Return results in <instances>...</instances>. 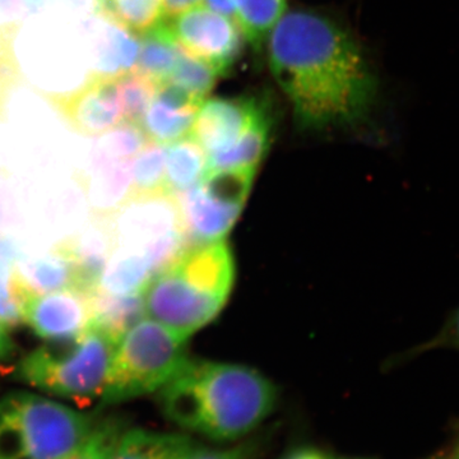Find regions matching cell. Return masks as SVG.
<instances>
[{
	"mask_svg": "<svg viewBox=\"0 0 459 459\" xmlns=\"http://www.w3.org/2000/svg\"><path fill=\"white\" fill-rule=\"evenodd\" d=\"M59 2L75 12H91L99 9V0H59Z\"/></svg>",
	"mask_w": 459,
	"mask_h": 459,
	"instance_id": "38",
	"label": "cell"
},
{
	"mask_svg": "<svg viewBox=\"0 0 459 459\" xmlns=\"http://www.w3.org/2000/svg\"><path fill=\"white\" fill-rule=\"evenodd\" d=\"M14 343L8 333V328L0 323V362L7 360L14 352Z\"/></svg>",
	"mask_w": 459,
	"mask_h": 459,
	"instance_id": "37",
	"label": "cell"
},
{
	"mask_svg": "<svg viewBox=\"0 0 459 459\" xmlns=\"http://www.w3.org/2000/svg\"><path fill=\"white\" fill-rule=\"evenodd\" d=\"M117 78L92 74L77 90L48 100L74 132L100 137L124 122Z\"/></svg>",
	"mask_w": 459,
	"mask_h": 459,
	"instance_id": "10",
	"label": "cell"
},
{
	"mask_svg": "<svg viewBox=\"0 0 459 459\" xmlns=\"http://www.w3.org/2000/svg\"><path fill=\"white\" fill-rule=\"evenodd\" d=\"M166 418L214 442H232L258 428L276 404V388L240 365L186 360L160 389Z\"/></svg>",
	"mask_w": 459,
	"mask_h": 459,
	"instance_id": "2",
	"label": "cell"
},
{
	"mask_svg": "<svg viewBox=\"0 0 459 459\" xmlns=\"http://www.w3.org/2000/svg\"><path fill=\"white\" fill-rule=\"evenodd\" d=\"M431 346L459 350V307L457 312L453 314L451 320L446 323V327L442 329L439 336L435 338Z\"/></svg>",
	"mask_w": 459,
	"mask_h": 459,
	"instance_id": "32",
	"label": "cell"
},
{
	"mask_svg": "<svg viewBox=\"0 0 459 459\" xmlns=\"http://www.w3.org/2000/svg\"><path fill=\"white\" fill-rule=\"evenodd\" d=\"M117 341L91 325L78 340L50 343L27 353L17 367L26 385L54 397L87 404L101 400Z\"/></svg>",
	"mask_w": 459,
	"mask_h": 459,
	"instance_id": "5",
	"label": "cell"
},
{
	"mask_svg": "<svg viewBox=\"0 0 459 459\" xmlns=\"http://www.w3.org/2000/svg\"><path fill=\"white\" fill-rule=\"evenodd\" d=\"M281 459H332L325 453L312 446H300L286 453Z\"/></svg>",
	"mask_w": 459,
	"mask_h": 459,
	"instance_id": "34",
	"label": "cell"
},
{
	"mask_svg": "<svg viewBox=\"0 0 459 459\" xmlns=\"http://www.w3.org/2000/svg\"><path fill=\"white\" fill-rule=\"evenodd\" d=\"M255 175V169L207 171L198 184L177 195L190 244L228 234L243 211Z\"/></svg>",
	"mask_w": 459,
	"mask_h": 459,
	"instance_id": "8",
	"label": "cell"
},
{
	"mask_svg": "<svg viewBox=\"0 0 459 459\" xmlns=\"http://www.w3.org/2000/svg\"><path fill=\"white\" fill-rule=\"evenodd\" d=\"M30 294L21 282L16 263L0 258V323L16 328L25 323V307Z\"/></svg>",
	"mask_w": 459,
	"mask_h": 459,
	"instance_id": "27",
	"label": "cell"
},
{
	"mask_svg": "<svg viewBox=\"0 0 459 459\" xmlns=\"http://www.w3.org/2000/svg\"><path fill=\"white\" fill-rule=\"evenodd\" d=\"M98 11L133 33H146L166 20L162 0H99Z\"/></svg>",
	"mask_w": 459,
	"mask_h": 459,
	"instance_id": "24",
	"label": "cell"
},
{
	"mask_svg": "<svg viewBox=\"0 0 459 459\" xmlns=\"http://www.w3.org/2000/svg\"><path fill=\"white\" fill-rule=\"evenodd\" d=\"M122 431L117 422H96L82 442L56 459H110L114 444Z\"/></svg>",
	"mask_w": 459,
	"mask_h": 459,
	"instance_id": "30",
	"label": "cell"
},
{
	"mask_svg": "<svg viewBox=\"0 0 459 459\" xmlns=\"http://www.w3.org/2000/svg\"><path fill=\"white\" fill-rule=\"evenodd\" d=\"M95 425L91 416L60 402L13 392L0 400V459H56Z\"/></svg>",
	"mask_w": 459,
	"mask_h": 459,
	"instance_id": "4",
	"label": "cell"
},
{
	"mask_svg": "<svg viewBox=\"0 0 459 459\" xmlns=\"http://www.w3.org/2000/svg\"><path fill=\"white\" fill-rule=\"evenodd\" d=\"M272 74L304 129L325 131L365 119L376 98L369 63L342 27L322 14H285L268 39Z\"/></svg>",
	"mask_w": 459,
	"mask_h": 459,
	"instance_id": "1",
	"label": "cell"
},
{
	"mask_svg": "<svg viewBox=\"0 0 459 459\" xmlns=\"http://www.w3.org/2000/svg\"><path fill=\"white\" fill-rule=\"evenodd\" d=\"M201 0H162L164 4L165 18H171L197 7Z\"/></svg>",
	"mask_w": 459,
	"mask_h": 459,
	"instance_id": "33",
	"label": "cell"
},
{
	"mask_svg": "<svg viewBox=\"0 0 459 459\" xmlns=\"http://www.w3.org/2000/svg\"><path fill=\"white\" fill-rule=\"evenodd\" d=\"M186 340L153 319H141L115 347L101 402L119 403L160 391L179 371Z\"/></svg>",
	"mask_w": 459,
	"mask_h": 459,
	"instance_id": "6",
	"label": "cell"
},
{
	"mask_svg": "<svg viewBox=\"0 0 459 459\" xmlns=\"http://www.w3.org/2000/svg\"><path fill=\"white\" fill-rule=\"evenodd\" d=\"M235 20L253 49L261 51L272 30L285 16L286 0H232Z\"/></svg>",
	"mask_w": 459,
	"mask_h": 459,
	"instance_id": "23",
	"label": "cell"
},
{
	"mask_svg": "<svg viewBox=\"0 0 459 459\" xmlns=\"http://www.w3.org/2000/svg\"><path fill=\"white\" fill-rule=\"evenodd\" d=\"M261 452V444L255 440L237 444L230 448H208L193 446L186 459H256Z\"/></svg>",
	"mask_w": 459,
	"mask_h": 459,
	"instance_id": "31",
	"label": "cell"
},
{
	"mask_svg": "<svg viewBox=\"0 0 459 459\" xmlns=\"http://www.w3.org/2000/svg\"><path fill=\"white\" fill-rule=\"evenodd\" d=\"M147 135L140 124L123 122L110 132L100 135L92 150V169L111 162L133 160L147 146Z\"/></svg>",
	"mask_w": 459,
	"mask_h": 459,
	"instance_id": "25",
	"label": "cell"
},
{
	"mask_svg": "<svg viewBox=\"0 0 459 459\" xmlns=\"http://www.w3.org/2000/svg\"><path fill=\"white\" fill-rule=\"evenodd\" d=\"M234 277V258L223 238L193 243L144 287V312L186 340L221 312Z\"/></svg>",
	"mask_w": 459,
	"mask_h": 459,
	"instance_id": "3",
	"label": "cell"
},
{
	"mask_svg": "<svg viewBox=\"0 0 459 459\" xmlns=\"http://www.w3.org/2000/svg\"><path fill=\"white\" fill-rule=\"evenodd\" d=\"M92 325L119 342L120 338L135 323L146 316L143 292L131 295H111L96 291L91 295Z\"/></svg>",
	"mask_w": 459,
	"mask_h": 459,
	"instance_id": "20",
	"label": "cell"
},
{
	"mask_svg": "<svg viewBox=\"0 0 459 459\" xmlns=\"http://www.w3.org/2000/svg\"><path fill=\"white\" fill-rule=\"evenodd\" d=\"M166 25L181 49L212 66L219 75L231 71L243 51L238 26L207 7L190 8L169 18Z\"/></svg>",
	"mask_w": 459,
	"mask_h": 459,
	"instance_id": "9",
	"label": "cell"
},
{
	"mask_svg": "<svg viewBox=\"0 0 459 459\" xmlns=\"http://www.w3.org/2000/svg\"><path fill=\"white\" fill-rule=\"evenodd\" d=\"M205 5L211 11L221 14L223 17H228L230 20L235 21V9L232 4V0H204Z\"/></svg>",
	"mask_w": 459,
	"mask_h": 459,
	"instance_id": "35",
	"label": "cell"
},
{
	"mask_svg": "<svg viewBox=\"0 0 459 459\" xmlns=\"http://www.w3.org/2000/svg\"><path fill=\"white\" fill-rule=\"evenodd\" d=\"M434 459H459V443L449 449V451L442 453V455H437Z\"/></svg>",
	"mask_w": 459,
	"mask_h": 459,
	"instance_id": "39",
	"label": "cell"
},
{
	"mask_svg": "<svg viewBox=\"0 0 459 459\" xmlns=\"http://www.w3.org/2000/svg\"><path fill=\"white\" fill-rule=\"evenodd\" d=\"M342 459H368V458H342Z\"/></svg>",
	"mask_w": 459,
	"mask_h": 459,
	"instance_id": "40",
	"label": "cell"
},
{
	"mask_svg": "<svg viewBox=\"0 0 459 459\" xmlns=\"http://www.w3.org/2000/svg\"><path fill=\"white\" fill-rule=\"evenodd\" d=\"M265 107L264 100L255 96L207 100L198 108L190 137L207 156L221 152L240 138Z\"/></svg>",
	"mask_w": 459,
	"mask_h": 459,
	"instance_id": "12",
	"label": "cell"
},
{
	"mask_svg": "<svg viewBox=\"0 0 459 459\" xmlns=\"http://www.w3.org/2000/svg\"><path fill=\"white\" fill-rule=\"evenodd\" d=\"M133 160L92 169L86 181L87 197L98 217H110L132 195Z\"/></svg>",
	"mask_w": 459,
	"mask_h": 459,
	"instance_id": "18",
	"label": "cell"
},
{
	"mask_svg": "<svg viewBox=\"0 0 459 459\" xmlns=\"http://www.w3.org/2000/svg\"><path fill=\"white\" fill-rule=\"evenodd\" d=\"M25 323L49 343L72 342L92 325L91 295L74 289L31 295L26 303Z\"/></svg>",
	"mask_w": 459,
	"mask_h": 459,
	"instance_id": "11",
	"label": "cell"
},
{
	"mask_svg": "<svg viewBox=\"0 0 459 459\" xmlns=\"http://www.w3.org/2000/svg\"><path fill=\"white\" fill-rule=\"evenodd\" d=\"M153 274L152 265L143 252L117 246L102 272L100 291L111 295L138 294L143 292Z\"/></svg>",
	"mask_w": 459,
	"mask_h": 459,
	"instance_id": "17",
	"label": "cell"
},
{
	"mask_svg": "<svg viewBox=\"0 0 459 459\" xmlns=\"http://www.w3.org/2000/svg\"><path fill=\"white\" fill-rule=\"evenodd\" d=\"M202 102L174 84L162 82L142 117L140 126L148 140L171 144L186 138L192 132L195 115Z\"/></svg>",
	"mask_w": 459,
	"mask_h": 459,
	"instance_id": "13",
	"label": "cell"
},
{
	"mask_svg": "<svg viewBox=\"0 0 459 459\" xmlns=\"http://www.w3.org/2000/svg\"><path fill=\"white\" fill-rule=\"evenodd\" d=\"M208 156L192 137L166 148V189L174 195L186 192L204 179Z\"/></svg>",
	"mask_w": 459,
	"mask_h": 459,
	"instance_id": "21",
	"label": "cell"
},
{
	"mask_svg": "<svg viewBox=\"0 0 459 459\" xmlns=\"http://www.w3.org/2000/svg\"><path fill=\"white\" fill-rule=\"evenodd\" d=\"M110 222L117 246L143 252L155 274L190 244L179 199L169 190L132 195L111 214Z\"/></svg>",
	"mask_w": 459,
	"mask_h": 459,
	"instance_id": "7",
	"label": "cell"
},
{
	"mask_svg": "<svg viewBox=\"0 0 459 459\" xmlns=\"http://www.w3.org/2000/svg\"><path fill=\"white\" fill-rule=\"evenodd\" d=\"M217 72L207 63L181 49L179 60L165 82L179 87L199 102H204L216 83Z\"/></svg>",
	"mask_w": 459,
	"mask_h": 459,
	"instance_id": "29",
	"label": "cell"
},
{
	"mask_svg": "<svg viewBox=\"0 0 459 459\" xmlns=\"http://www.w3.org/2000/svg\"><path fill=\"white\" fill-rule=\"evenodd\" d=\"M143 35L134 71L159 84L165 82L179 60L181 48L172 38L166 20Z\"/></svg>",
	"mask_w": 459,
	"mask_h": 459,
	"instance_id": "22",
	"label": "cell"
},
{
	"mask_svg": "<svg viewBox=\"0 0 459 459\" xmlns=\"http://www.w3.org/2000/svg\"><path fill=\"white\" fill-rule=\"evenodd\" d=\"M166 189V148L155 142L133 159L132 195H148ZM131 195V197H132Z\"/></svg>",
	"mask_w": 459,
	"mask_h": 459,
	"instance_id": "26",
	"label": "cell"
},
{
	"mask_svg": "<svg viewBox=\"0 0 459 459\" xmlns=\"http://www.w3.org/2000/svg\"><path fill=\"white\" fill-rule=\"evenodd\" d=\"M140 48L141 42L134 33L108 20L96 39V69L93 74L120 77L134 71Z\"/></svg>",
	"mask_w": 459,
	"mask_h": 459,
	"instance_id": "19",
	"label": "cell"
},
{
	"mask_svg": "<svg viewBox=\"0 0 459 459\" xmlns=\"http://www.w3.org/2000/svg\"><path fill=\"white\" fill-rule=\"evenodd\" d=\"M157 87L159 83L156 81L137 71L129 72L117 78V98L122 108L124 122L140 124L148 105L155 96Z\"/></svg>",
	"mask_w": 459,
	"mask_h": 459,
	"instance_id": "28",
	"label": "cell"
},
{
	"mask_svg": "<svg viewBox=\"0 0 459 459\" xmlns=\"http://www.w3.org/2000/svg\"><path fill=\"white\" fill-rule=\"evenodd\" d=\"M193 446L186 435L132 429L119 434L110 459H186Z\"/></svg>",
	"mask_w": 459,
	"mask_h": 459,
	"instance_id": "15",
	"label": "cell"
},
{
	"mask_svg": "<svg viewBox=\"0 0 459 459\" xmlns=\"http://www.w3.org/2000/svg\"><path fill=\"white\" fill-rule=\"evenodd\" d=\"M273 126L270 107L263 108L258 117L247 126V131L234 144L221 152L208 156V170H228V169H255L262 161Z\"/></svg>",
	"mask_w": 459,
	"mask_h": 459,
	"instance_id": "16",
	"label": "cell"
},
{
	"mask_svg": "<svg viewBox=\"0 0 459 459\" xmlns=\"http://www.w3.org/2000/svg\"><path fill=\"white\" fill-rule=\"evenodd\" d=\"M16 271L21 282L31 295L80 290L77 264L65 241L40 255L23 261L20 259L16 263Z\"/></svg>",
	"mask_w": 459,
	"mask_h": 459,
	"instance_id": "14",
	"label": "cell"
},
{
	"mask_svg": "<svg viewBox=\"0 0 459 459\" xmlns=\"http://www.w3.org/2000/svg\"><path fill=\"white\" fill-rule=\"evenodd\" d=\"M25 5L26 0H0V20L17 16Z\"/></svg>",
	"mask_w": 459,
	"mask_h": 459,
	"instance_id": "36",
	"label": "cell"
}]
</instances>
